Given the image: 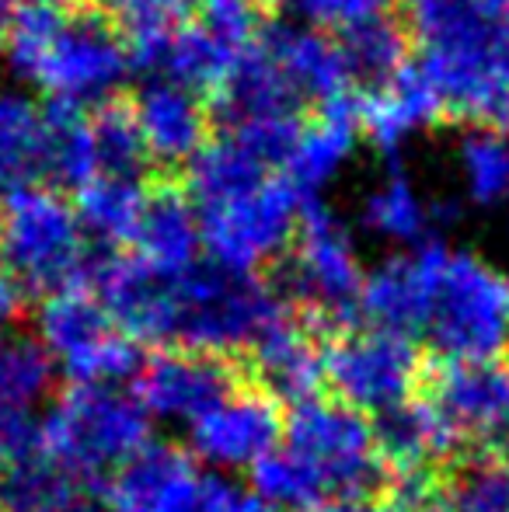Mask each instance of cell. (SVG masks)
I'll list each match as a JSON object with an SVG mask.
<instances>
[{"instance_id":"cell-1","label":"cell","mask_w":509,"mask_h":512,"mask_svg":"<svg viewBox=\"0 0 509 512\" xmlns=\"http://www.w3.org/2000/svg\"><path fill=\"white\" fill-rule=\"evenodd\" d=\"M419 74L440 108L475 129H509V7L471 0H408Z\"/></svg>"},{"instance_id":"cell-2","label":"cell","mask_w":509,"mask_h":512,"mask_svg":"<svg viewBox=\"0 0 509 512\" xmlns=\"http://www.w3.org/2000/svg\"><path fill=\"white\" fill-rule=\"evenodd\" d=\"M11 67L56 105H105L133 70L123 35L91 0H25L7 35Z\"/></svg>"},{"instance_id":"cell-3","label":"cell","mask_w":509,"mask_h":512,"mask_svg":"<svg viewBox=\"0 0 509 512\" xmlns=\"http://www.w3.org/2000/svg\"><path fill=\"white\" fill-rule=\"evenodd\" d=\"M290 304L258 272H238L199 258L171 279L168 349L245 359L255 338Z\"/></svg>"},{"instance_id":"cell-4","label":"cell","mask_w":509,"mask_h":512,"mask_svg":"<svg viewBox=\"0 0 509 512\" xmlns=\"http://www.w3.org/2000/svg\"><path fill=\"white\" fill-rule=\"evenodd\" d=\"M154 443V422L133 391L67 384L39 415V453L74 478L102 488L112 474Z\"/></svg>"},{"instance_id":"cell-5","label":"cell","mask_w":509,"mask_h":512,"mask_svg":"<svg viewBox=\"0 0 509 512\" xmlns=\"http://www.w3.org/2000/svg\"><path fill=\"white\" fill-rule=\"evenodd\" d=\"M0 258L14 283L39 297L88 286L95 265L74 206L39 185L11 192L0 206Z\"/></svg>"},{"instance_id":"cell-6","label":"cell","mask_w":509,"mask_h":512,"mask_svg":"<svg viewBox=\"0 0 509 512\" xmlns=\"http://www.w3.org/2000/svg\"><path fill=\"white\" fill-rule=\"evenodd\" d=\"M293 251L283 269V300L314 331H346L360 317L363 265L346 223L321 199L300 206Z\"/></svg>"},{"instance_id":"cell-7","label":"cell","mask_w":509,"mask_h":512,"mask_svg":"<svg viewBox=\"0 0 509 512\" xmlns=\"http://www.w3.org/2000/svg\"><path fill=\"white\" fill-rule=\"evenodd\" d=\"M283 446L311 467L328 502L377 499L387 481L377 457L374 425L342 401L314 398L286 411Z\"/></svg>"},{"instance_id":"cell-8","label":"cell","mask_w":509,"mask_h":512,"mask_svg":"<svg viewBox=\"0 0 509 512\" xmlns=\"http://www.w3.org/2000/svg\"><path fill=\"white\" fill-rule=\"evenodd\" d=\"M39 345L53 366L67 373L70 384L123 387L143 366V349L112 324L105 307L88 286L42 297L35 310Z\"/></svg>"},{"instance_id":"cell-9","label":"cell","mask_w":509,"mask_h":512,"mask_svg":"<svg viewBox=\"0 0 509 512\" xmlns=\"http://www.w3.org/2000/svg\"><path fill=\"white\" fill-rule=\"evenodd\" d=\"M426 331L436 359H496L509 338V283L485 258L450 251Z\"/></svg>"},{"instance_id":"cell-10","label":"cell","mask_w":509,"mask_h":512,"mask_svg":"<svg viewBox=\"0 0 509 512\" xmlns=\"http://www.w3.org/2000/svg\"><path fill=\"white\" fill-rule=\"evenodd\" d=\"M325 387L360 415H384L422 391L426 359L408 335L381 328H346L321 345Z\"/></svg>"},{"instance_id":"cell-11","label":"cell","mask_w":509,"mask_h":512,"mask_svg":"<svg viewBox=\"0 0 509 512\" xmlns=\"http://www.w3.org/2000/svg\"><path fill=\"white\" fill-rule=\"evenodd\" d=\"M300 206L304 199L286 185V178L272 175L255 192L203 209L196 220L206 258L224 269L258 272L290 248Z\"/></svg>"},{"instance_id":"cell-12","label":"cell","mask_w":509,"mask_h":512,"mask_svg":"<svg viewBox=\"0 0 509 512\" xmlns=\"http://www.w3.org/2000/svg\"><path fill=\"white\" fill-rule=\"evenodd\" d=\"M471 450H496L509 436V370L499 359H429L422 391Z\"/></svg>"},{"instance_id":"cell-13","label":"cell","mask_w":509,"mask_h":512,"mask_svg":"<svg viewBox=\"0 0 509 512\" xmlns=\"http://www.w3.org/2000/svg\"><path fill=\"white\" fill-rule=\"evenodd\" d=\"M248 380L241 359L206 356L189 349H161L143 359L133 377V398L154 418L192 425L203 411L234 394Z\"/></svg>"},{"instance_id":"cell-14","label":"cell","mask_w":509,"mask_h":512,"mask_svg":"<svg viewBox=\"0 0 509 512\" xmlns=\"http://www.w3.org/2000/svg\"><path fill=\"white\" fill-rule=\"evenodd\" d=\"M283 425L286 408L252 380H245L238 391L227 394L189 425V453L199 464L224 467V471L255 467L283 443Z\"/></svg>"},{"instance_id":"cell-15","label":"cell","mask_w":509,"mask_h":512,"mask_svg":"<svg viewBox=\"0 0 509 512\" xmlns=\"http://www.w3.org/2000/svg\"><path fill=\"white\" fill-rule=\"evenodd\" d=\"M450 251L440 241H422L405 255H394L363 276L360 317L367 328L408 335L426 331L436 283Z\"/></svg>"},{"instance_id":"cell-16","label":"cell","mask_w":509,"mask_h":512,"mask_svg":"<svg viewBox=\"0 0 509 512\" xmlns=\"http://www.w3.org/2000/svg\"><path fill=\"white\" fill-rule=\"evenodd\" d=\"M199 460L178 443H150L102 485L105 512H203Z\"/></svg>"},{"instance_id":"cell-17","label":"cell","mask_w":509,"mask_h":512,"mask_svg":"<svg viewBox=\"0 0 509 512\" xmlns=\"http://www.w3.org/2000/svg\"><path fill=\"white\" fill-rule=\"evenodd\" d=\"M241 363H245L248 380L283 408H297L304 401L321 398V387H325L318 331L293 307L283 310L255 338Z\"/></svg>"},{"instance_id":"cell-18","label":"cell","mask_w":509,"mask_h":512,"mask_svg":"<svg viewBox=\"0 0 509 512\" xmlns=\"http://www.w3.org/2000/svg\"><path fill=\"white\" fill-rule=\"evenodd\" d=\"M374 443L387 474L443 471L468 453L457 429L440 415V408L426 394H415L405 405L377 415Z\"/></svg>"},{"instance_id":"cell-19","label":"cell","mask_w":509,"mask_h":512,"mask_svg":"<svg viewBox=\"0 0 509 512\" xmlns=\"http://www.w3.org/2000/svg\"><path fill=\"white\" fill-rule=\"evenodd\" d=\"M133 119L140 126L143 147L157 164H189L206 147L210 112L196 91L164 77H150L133 98Z\"/></svg>"},{"instance_id":"cell-20","label":"cell","mask_w":509,"mask_h":512,"mask_svg":"<svg viewBox=\"0 0 509 512\" xmlns=\"http://www.w3.org/2000/svg\"><path fill=\"white\" fill-rule=\"evenodd\" d=\"M258 46L269 53L300 102L332 105L349 98V70L339 53V42L328 39L318 28L300 25H269L258 32Z\"/></svg>"},{"instance_id":"cell-21","label":"cell","mask_w":509,"mask_h":512,"mask_svg":"<svg viewBox=\"0 0 509 512\" xmlns=\"http://www.w3.org/2000/svg\"><path fill=\"white\" fill-rule=\"evenodd\" d=\"M356 143H360V112H356V105L349 98L321 105L318 115L304 122L279 175L286 178V185L304 203L318 199V192L346 168Z\"/></svg>"},{"instance_id":"cell-22","label":"cell","mask_w":509,"mask_h":512,"mask_svg":"<svg viewBox=\"0 0 509 512\" xmlns=\"http://www.w3.org/2000/svg\"><path fill=\"white\" fill-rule=\"evenodd\" d=\"M356 112H360V129L367 133V140L377 150H384L387 157H394L443 108L440 98L433 95V88L426 84V77L415 67H408L394 81L367 91V98L356 105Z\"/></svg>"},{"instance_id":"cell-23","label":"cell","mask_w":509,"mask_h":512,"mask_svg":"<svg viewBox=\"0 0 509 512\" xmlns=\"http://www.w3.org/2000/svg\"><path fill=\"white\" fill-rule=\"evenodd\" d=\"M213 98H217V115L227 119V129L269 119H300V108H304L297 91L269 60V53L258 46V39L248 46V53L241 56Z\"/></svg>"},{"instance_id":"cell-24","label":"cell","mask_w":509,"mask_h":512,"mask_svg":"<svg viewBox=\"0 0 509 512\" xmlns=\"http://www.w3.org/2000/svg\"><path fill=\"white\" fill-rule=\"evenodd\" d=\"M272 164L262 161L245 140L234 133L220 136L217 143H206L185 171V199L192 213H203L210 206L231 203V199L255 192L272 178Z\"/></svg>"},{"instance_id":"cell-25","label":"cell","mask_w":509,"mask_h":512,"mask_svg":"<svg viewBox=\"0 0 509 512\" xmlns=\"http://www.w3.org/2000/svg\"><path fill=\"white\" fill-rule=\"evenodd\" d=\"M133 255L143 258L147 265L161 272H185L189 265H196L199 251H203V237H199V220L192 213L189 199L171 185L150 192L143 220L136 227L133 237Z\"/></svg>"},{"instance_id":"cell-26","label":"cell","mask_w":509,"mask_h":512,"mask_svg":"<svg viewBox=\"0 0 509 512\" xmlns=\"http://www.w3.org/2000/svg\"><path fill=\"white\" fill-rule=\"evenodd\" d=\"M49 178V119L28 95L0 91V189L11 196Z\"/></svg>"},{"instance_id":"cell-27","label":"cell","mask_w":509,"mask_h":512,"mask_svg":"<svg viewBox=\"0 0 509 512\" xmlns=\"http://www.w3.org/2000/svg\"><path fill=\"white\" fill-rule=\"evenodd\" d=\"M74 196V213L84 234L98 237L102 244H133L150 189L140 178L98 175L88 185H81Z\"/></svg>"},{"instance_id":"cell-28","label":"cell","mask_w":509,"mask_h":512,"mask_svg":"<svg viewBox=\"0 0 509 512\" xmlns=\"http://www.w3.org/2000/svg\"><path fill=\"white\" fill-rule=\"evenodd\" d=\"M335 42L346 60L349 81H363L370 91L408 70V32L391 14H374L346 25Z\"/></svg>"},{"instance_id":"cell-29","label":"cell","mask_w":509,"mask_h":512,"mask_svg":"<svg viewBox=\"0 0 509 512\" xmlns=\"http://www.w3.org/2000/svg\"><path fill=\"white\" fill-rule=\"evenodd\" d=\"M91 488L39 453L0 471V512H70Z\"/></svg>"},{"instance_id":"cell-30","label":"cell","mask_w":509,"mask_h":512,"mask_svg":"<svg viewBox=\"0 0 509 512\" xmlns=\"http://www.w3.org/2000/svg\"><path fill=\"white\" fill-rule=\"evenodd\" d=\"M56 366L39 338L0 335V415H35L53 398Z\"/></svg>"},{"instance_id":"cell-31","label":"cell","mask_w":509,"mask_h":512,"mask_svg":"<svg viewBox=\"0 0 509 512\" xmlns=\"http://www.w3.org/2000/svg\"><path fill=\"white\" fill-rule=\"evenodd\" d=\"M363 223L374 230L377 237L394 244H422L433 227V213L429 203L415 192L401 171H391L367 199H363Z\"/></svg>"},{"instance_id":"cell-32","label":"cell","mask_w":509,"mask_h":512,"mask_svg":"<svg viewBox=\"0 0 509 512\" xmlns=\"http://www.w3.org/2000/svg\"><path fill=\"white\" fill-rule=\"evenodd\" d=\"M49 119V178L70 189H81L98 178L95 140H91V115L74 105H46Z\"/></svg>"},{"instance_id":"cell-33","label":"cell","mask_w":509,"mask_h":512,"mask_svg":"<svg viewBox=\"0 0 509 512\" xmlns=\"http://www.w3.org/2000/svg\"><path fill=\"white\" fill-rule=\"evenodd\" d=\"M464 192L478 206L509 199V136L503 129H471L457 147Z\"/></svg>"},{"instance_id":"cell-34","label":"cell","mask_w":509,"mask_h":512,"mask_svg":"<svg viewBox=\"0 0 509 512\" xmlns=\"http://www.w3.org/2000/svg\"><path fill=\"white\" fill-rule=\"evenodd\" d=\"M91 140H95L98 175L112 178H140L150 164L143 147L140 126L133 119V108L123 102H105L91 115Z\"/></svg>"},{"instance_id":"cell-35","label":"cell","mask_w":509,"mask_h":512,"mask_svg":"<svg viewBox=\"0 0 509 512\" xmlns=\"http://www.w3.org/2000/svg\"><path fill=\"white\" fill-rule=\"evenodd\" d=\"M252 492L279 512H311L328 502L325 488L311 474V467L283 443L252 467Z\"/></svg>"},{"instance_id":"cell-36","label":"cell","mask_w":509,"mask_h":512,"mask_svg":"<svg viewBox=\"0 0 509 512\" xmlns=\"http://www.w3.org/2000/svg\"><path fill=\"white\" fill-rule=\"evenodd\" d=\"M91 4L112 21V28L129 46V42L175 32L178 25L189 21L199 0H91Z\"/></svg>"},{"instance_id":"cell-37","label":"cell","mask_w":509,"mask_h":512,"mask_svg":"<svg viewBox=\"0 0 509 512\" xmlns=\"http://www.w3.org/2000/svg\"><path fill=\"white\" fill-rule=\"evenodd\" d=\"M203 512H279L265 499H258L252 488L238 485L227 474H206L203 481Z\"/></svg>"},{"instance_id":"cell-38","label":"cell","mask_w":509,"mask_h":512,"mask_svg":"<svg viewBox=\"0 0 509 512\" xmlns=\"http://www.w3.org/2000/svg\"><path fill=\"white\" fill-rule=\"evenodd\" d=\"M39 457V418L0 415V471Z\"/></svg>"},{"instance_id":"cell-39","label":"cell","mask_w":509,"mask_h":512,"mask_svg":"<svg viewBox=\"0 0 509 512\" xmlns=\"http://www.w3.org/2000/svg\"><path fill=\"white\" fill-rule=\"evenodd\" d=\"M300 14L314 21V25H335L346 28L356 25L363 18H374V14H384L387 0H293Z\"/></svg>"},{"instance_id":"cell-40","label":"cell","mask_w":509,"mask_h":512,"mask_svg":"<svg viewBox=\"0 0 509 512\" xmlns=\"http://www.w3.org/2000/svg\"><path fill=\"white\" fill-rule=\"evenodd\" d=\"M25 314V290L11 279V272L0 265V335L11 331V324L21 321Z\"/></svg>"},{"instance_id":"cell-41","label":"cell","mask_w":509,"mask_h":512,"mask_svg":"<svg viewBox=\"0 0 509 512\" xmlns=\"http://www.w3.org/2000/svg\"><path fill=\"white\" fill-rule=\"evenodd\" d=\"M311 512H384V509L377 506V499H339V502H325V506Z\"/></svg>"},{"instance_id":"cell-42","label":"cell","mask_w":509,"mask_h":512,"mask_svg":"<svg viewBox=\"0 0 509 512\" xmlns=\"http://www.w3.org/2000/svg\"><path fill=\"white\" fill-rule=\"evenodd\" d=\"M21 0H0V49L7 46V35H11L14 14H18Z\"/></svg>"},{"instance_id":"cell-43","label":"cell","mask_w":509,"mask_h":512,"mask_svg":"<svg viewBox=\"0 0 509 512\" xmlns=\"http://www.w3.org/2000/svg\"><path fill=\"white\" fill-rule=\"evenodd\" d=\"M70 512H105V506H102V495H98V488H91L84 499H77V506L70 509Z\"/></svg>"},{"instance_id":"cell-44","label":"cell","mask_w":509,"mask_h":512,"mask_svg":"<svg viewBox=\"0 0 509 512\" xmlns=\"http://www.w3.org/2000/svg\"><path fill=\"white\" fill-rule=\"evenodd\" d=\"M471 4H482V7H509V0H471Z\"/></svg>"},{"instance_id":"cell-45","label":"cell","mask_w":509,"mask_h":512,"mask_svg":"<svg viewBox=\"0 0 509 512\" xmlns=\"http://www.w3.org/2000/svg\"><path fill=\"white\" fill-rule=\"evenodd\" d=\"M258 7H269V4H279V0H255Z\"/></svg>"},{"instance_id":"cell-46","label":"cell","mask_w":509,"mask_h":512,"mask_svg":"<svg viewBox=\"0 0 509 512\" xmlns=\"http://www.w3.org/2000/svg\"><path fill=\"white\" fill-rule=\"evenodd\" d=\"M506 467H509V460H506Z\"/></svg>"}]
</instances>
